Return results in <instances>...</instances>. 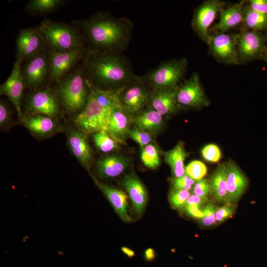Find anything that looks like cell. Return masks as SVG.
I'll return each mask as SVG.
<instances>
[{
  "instance_id": "cell-22",
  "label": "cell",
  "mask_w": 267,
  "mask_h": 267,
  "mask_svg": "<svg viewBox=\"0 0 267 267\" xmlns=\"http://www.w3.org/2000/svg\"><path fill=\"white\" fill-rule=\"evenodd\" d=\"M128 158L120 155H110L101 158L96 164L97 174L102 178L117 177L129 165Z\"/></svg>"
},
{
  "instance_id": "cell-27",
  "label": "cell",
  "mask_w": 267,
  "mask_h": 267,
  "mask_svg": "<svg viewBox=\"0 0 267 267\" xmlns=\"http://www.w3.org/2000/svg\"><path fill=\"white\" fill-rule=\"evenodd\" d=\"M227 164H220L210 176L209 183L212 193L216 201L225 202L227 195Z\"/></svg>"
},
{
  "instance_id": "cell-38",
  "label": "cell",
  "mask_w": 267,
  "mask_h": 267,
  "mask_svg": "<svg viewBox=\"0 0 267 267\" xmlns=\"http://www.w3.org/2000/svg\"><path fill=\"white\" fill-rule=\"evenodd\" d=\"M210 191L209 182L204 178L196 180L192 189L193 194L206 200H207L208 195Z\"/></svg>"
},
{
  "instance_id": "cell-9",
  "label": "cell",
  "mask_w": 267,
  "mask_h": 267,
  "mask_svg": "<svg viewBox=\"0 0 267 267\" xmlns=\"http://www.w3.org/2000/svg\"><path fill=\"white\" fill-rule=\"evenodd\" d=\"M176 99L179 106L186 108H197L208 104L197 73H193L188 79L177 87Z\"/></svg>"
},
{
  "instance_id": "cell-17",
  "label": "cell",
  "mask_w": 267,
  "mask_h": 267,
  "mask_svg": "<svg viewBox=\"0 0 267 267\" xmlns=\"http://www.w3.org/2000/svg\"><path fill=\"white\" fill-rule=\"evenodd\" d=\"M177 87L153 89L149 102L150 107L163 116L174 113L179 107L176 99Z\"/></svg>"
},
{
  "instance_id": "cell-37",
  "label": "cell",
  "mask_w": 267,
  "mask_h": 267,
  "mask_svg": "<svg viewBox=\"0 0 267 267\" xmlns=\"http://www.w3.org/2000/svg\"><path fill=\"white\" fill-rule=\"evenodd\" d=\"M196 180L192 179L187 174L183 176L174 178L172 180L173 190H190L192 189Z\"/></svg>"
},
{
  "instance_id": "cell-45",
  "label": "cell",
  "mask_w": 267,
  "mask_h": 267,
  "mask_svg": "<svg viewBox=\"0 0 267 267\" xmlns=\"http://www.w3.org/2000/svg\"><path fill=\"white\" fill-rule=\"evenodd\" d=\"M144 257L145 259L147 261H152L155 257L154 250L150 248L147 249L145 251Z\"/></svg>"
},
{
  "instance_id": "cell-4",
  "label": "cell",
  "mask_w": 267,
  "mask_h": 267,
  "mask_svg": "<svg viewBox=\"0 0 267 267\" xmlns=\"http://www.w3.org/2000/svg\"><path fill=\"white\" fill-rule=\"evenodd\" d=\"M37 28L50 50L65 51L85 48L83 36L72 26L45 20Z\"/></svg>"
},
{
  "instance_id": "cell-11",
  "label": "cell",
  "mask_w": 267,
  "mask_h": 267,
  "mask_svg": "<svg viewBox=\"0 0 267 267\" xmlns=\"http://www.w3.org/2000/svg\"><path fill=\"white\" fill-rule=\"evenodd\" d=\"M56 95L49 89L37 90L28 98L26 110L28 114H42L52 118L59 113V102Z\"/></svg>"
},
{
  "instance_id": "cell-20",
  "label": "cell",
  "mask_w": 267,
  "mask_h": 267,
  "mask_svg": "<svg viewBox=\"0 0 267 267\" xmlns=\"http://www.w3.org/2000/svg\"><path fill=\"white\" fill-rule=\"evenodd\" d=\"M67 143L77 160L85 167L89 168L92 154L86 134L81 131H71L67 136Z\"/></svg>"
},
{
  "instance_id": "cell-39",
  "label": "cell",
  "mask_w": 267,
  "mask_h": 267,
  "mask_svg": "<svg viewBox=\"0 0 267 267\" xmlns=\"http://www.w3.org/2000/svg\"><path fill=\"white\" fill-rule=\"evenodd\" d=\"M234 213V209L230 203H226L223 206L217 208L215 211V218L216 222L221 223Z\"/></svg>"
},
{
  "instance_id": "cell-44",
  "label": "cell",
  "mask_w": 267,
  "mask_h": 267,
  "mask_svg": "<svg viewBox=\"0 0 267 267\" xmlns=\"http://www.w3.org/2000/svg\"><path fill=\"white\" fill-rule=\"evenodd\" d=\"M207 200L203 199L196 195L191 194L187 200L186 205L195 204L203 206Z\"/></svg>"
},
{
  "instance_id": "cell-34",
  "label": "cell",
  "mask_w": 267,
  "mask_h": 267,
  "mask_svg": "<svg viewBox=\"0 0 267 267\" xmlns=\"http://www.w3.org/2000/svg\"><path fill=\"white\" fill-rule=\"evenodd\" d=\"M190 193L186 190H173L169 194V201L172 206L176 209L183 208Z\"/></svg>"
},
{
  "instance_id": "cell-6",
  "label": "cell",
  "mask_w": 267,
  "mask_h": 267,
  "mask_svg": "<svg viewBox=\"0 0 267 267\" xmlns=\"http://www.w3.org/2000/svg\"><path fill=\"white\" fill-rule=\"evenodd\" d=\"M111 109L103 106L90 93L85 108L74 119V123L85 134L107 131Z\"/></svg>"
},
{
  "instance_id": "cell-3",
  "label": "cell",
  "mask_w": 267,
  "mask_h": 267,
  "mask_svg": "<svg viewBox=\"0 0 267 267\" xmlns=\"http://www.w3.org/2000/svg\"><path fill=\"white\" fill-rule=\"evenodd\" d=\"M58 83L57 96L66 110L70 113L81 111L90 94L89 81L83 68L68 73Z\"/></svg>"
},
{
  "instance_id": "cell-28",
  "label": "cell",
  "mask_w": 267,
  "mask_h": 267,
  "mask_svg": "<svg viewBox=\"0 0 267 267\" xmlns=\"http://www.w3.org/2000/svg\"><path fill=\"white\" fill-rule=\"evenodd\" d=\"M136 127L147 133L159 131L163 125V116L151 107L137 114L134 119Z\"/></svg>"
},
{
  "instance_id": "cell-8",
  "label": "cell",
  "mask_w": 267,
  "mask_h": 267,
  "mask_svg": "<svg viewBox=\"0 0 267 267\" xmlns=\"http://www.w3.org/2000/svg\"><path fill=\"white\" fill-rule=\"evenodd\" d=\"M85 53V48L65 51L50 50L48 53V58L50 79L58 82Z\"/></svg>"
},
{
  "instance_id": "cell-25",
  "label": "cell",
  "mask_w": 267,
  "mask_h": 267,
  "mask_svg": "<svg viewBox=\"0 0 267 267\" xmlns=\"http://www.w3.org/2000/svg\"><path fill=\"white\" fill-rule=\"evenodd\" d=\"M95 183L99 189L104 194L119 217L126 222L132 221L127 212V196L122 190L99 182Z\"/></svg>"
},
{
  "instance_id": "cell-36",
  "label": "cell",
  "mask_w": 267,
  "mask_h": 267,
  "mask_svg": "<svg viewBox=\"0 0 267 267\" xmlns=\"http://www.w3.org/2000/svg\"><path fill=\"white\" fill-rule=\"evenodd\" d=\"M201 154L206 161L216 163L221 157V152L218 146L214 144H209L204 146L201 150Z\"/></svg>"
},
{
  "instance_id": "cell-12",
  "label": "cell",
  "mask_w": 267,
  "mask_h": 267,
  "mask_svg": "<svg viewBox=\"0 0 267 267\" xmlns=\"http://www.w3.org/2000/svg\"><path fill=\"white\" fill-rule=\"evenodd\" d=\"M224 5L225 3L221 0H208L200 6L195 13L193 27L200 37L207 44L211 36L208 34L209 28Z\"/></svg>"
},
{
  "instance_id": "cell-7",
  "label": "cell",
  "mask_w": 267,
  "mask_h": 267,
  "mask_svg": "<svg viewBox=\"0 0 267 267\" xmlns=\"http://www.w3.org/2000/svg\"><path fill=\"white\" fill-rule=\"evenodd\" d=\"M152 89L142 76L139 77L117 92L121 106L131 116L137 115L149 103Z\"/></svg>"
},
{
  "instance_id": "cell-2",
  "label": "cell",
  "mask_w": 267,
  "mask_h": 267,
  "mask_svg": "<svg viewBox=\"0 0 267 267\" xmlns=\"http://www.w3.org/2000/svg\"><path fill=\"white\" fill-rule=\"evenodd\" d=\"M83 69L92 86L117 92L139 78L122 53L89 50Z\"/></svg>"
},
{
  "instance_id": "cell-47",
  "label": "cell",
  "mask_w": 267,
  "mask_h": 267,
  "mask_svg": "<svg viewBox=\"0 0 267 267\" xmlns=\"http://www.w3.org/2000/svg\"><path fill=\"white\" fill-rule=\"evenodd\" d=\"M264 59L267 62V48H266L264 52Z\"/></svg>"
},
{
  "instance_id": "cell-24",
  "label": "cell",
  "mask_w": 267,
  "mask_h": 267,
  "mask_svg": "<svg viewBox=\"0 0 267 267\" xmlns=\"http://www.w3.org/2000/svg\"><path fill=\"white\" fill-rule=\"evenodd\" d=\"M130 116L121 106L111 110L107 131L118 142H123L128 134Z\"/></svg>"
},
{
  "instance_id": "cell-14",
  "label": "cell",
  "mask_w": 267,
  "mask_h": 267,
  "mask_svg": "<svg viewBox=\"0 0 267 267\" xmlns=\"http://www.w3.org/2000/svg\"><path fill=\"white\" fill-rule=\"evenodd\" d=\"M26 61L22 69L25 85L33 88L41 86L49 76L48 54L43 50Z\"/></svg>"
},
{
  "instance_id": "cell-16",
  "label": "cell",
  "mask_w": 267,
  "mask_h": 267,
  "mask_svg": "<svg viewBox=\"0 0 267 267\" xmlns=\"http://www.w3.org/2000/svg\"><path fill=\"white\" fill-rule=\"evenodd\" d=\"M265 37L257 31L244 32L238 35V57L243 60L252 59L261 56L265 51Z\"/></svg>"
},
{
  "instance_id": "cell-29",
  "label": "cell",
  "mask_w": 267,
  "mask_h": 267,
  "mask_svg": "<svg viewBox=\"0 0 267 267\" xmlns=\"http://www.w3.org/2000/svg\"><path fill=\"white\" fill-rule=\"evenodd\" d=\"M63 2L61 0H31L27 3L26 9L33 15L46 14L53 11Z\"/></svg>"
},
{
  "instance_id": "cell-33",
  "label": "cell",
  "mask_w": 267,
  "mask_h": 267,
  "mask_svg": "<svg viewBox=\"0 0 267 267\" xmlns=\"http://www.w3.org/2000/svg\"><path fill=\"white\" fill-rule=\"evenodd\" d=\"M207 173L206 165L199 160L192 161L185 167V174L195 180L202 179Z\"/></svg>"
},
{
  "instance_id": "cell-42",
  "label": "cell",
  "mask_w": 267,
  "mask_h": 267,
  "mask_svg": "<svg viewBox=\"0 0 267 267\" xmlns=\"http://www.w3.org/2000/svg\"><path fill=\"white\" fill-rule=\"evenodd\" d=\"M248 7L252 10L267 14V0H251Z\"/></svg>"
},
{
  "instance_id": "cell-31",
  "label": "cell",
  "mask_w": 267,
  "mask_h": 267,
  "mask_svg": "<svg viewBox=\"0 0 267 267\" xmlns=\"http://www.w3.org/2000/svg\"><path fill=\"white\" fill-rule=\"evenodd\" d=\"M246 26L253 31H262L267 29V14L260 13L246 9L244 20Z\"/></svg>"
},
{
  "instance_id": "cell-43",
  "label": "cell",
  "mask_w": 267,
  "mask_h": 267,
  "mask_svg": "<svg viewBox=\"0 0 267 267\" xmlns=\"http://www.w3.org/2000/svg\"><path fill=\"white\" fill-rule=\"evenodd\" d=\"M201 207L199 205L195 204L186 205L184 206V209L185 212L189 216L201 219L204 217L203 211L201 210Z\"/></svg>"
},
{
  "instance_id": "cell-41",
  "label": "cell",
  "mask_w": 267,
  "mask_h": 267,
  "mask_svg": "<svg viewBox=\"0 0 267 267\" xmlns=\"http://www.w3.org/2000/svg\"><path fill=\"white\" fill-rule=\"evenodd\" d=\"M10 111L7 103L3 100L0 102V126L6 128L10 122Z\"/></svg>"
},
{
  "instance_id": "cell-23",
  "label": "cell",
  "mask_w": 267,
  "mask_h": 267,
  "mask_svg": "<svg viewBox=\"0 0 267 267\" xmlns=\"http://www.w3.org/2000/svg\"><path fill=\"white\" fill-rule=\"evenodd\" d=\"M245 11L242 2L222 8L220 11L218 23L211 29V31L223 33L236 26L243 21Z\"/></svg>"
},
{
  "instance_id": "cell-32",
  "label": "cell",
  "mask_w": 267,
  "mask_h": 267,
  "mask_svg": "<svg viewBox=\"0 0 267 267\" xmlns=\"http://www.w3.org/2000/svg\"><path fill=\"white\" fill-rule=\"evenodd\" d=\"M140 158L144 165L149 169H155L160 164L159 150L153 144L142 147Z\"/></svg>"
},
{
  "instance_id": "cell-35",
  "label": "cell",
  "mask_w": 267,
  "mask_h": 267,
  "mask_svg": "<svg viewBox=\"0 0 267 267\" xmlns=\"http://www.w3.org/2000/svg\"><path fill=\"white\" fill-rule=\"evenodd\" d=\"M131 138L139 145L143 147L150 144L152 138L149 134L138 128H133L128 132Z\"/></svg>"
},
{
  "instance_id": "cell-40",
  "label": "cell",
  "mask_w": 267,
  "mask_h": 267,
  "mask_svg": "<svg viewBox=\"0 0 267 267\" xmlns=\"http://www.w3.org/2000/svg\"><path fill=\"white\" fill-rule=\"evenodd\" d=\"M216 208L214 205L208 204L203 210L204 217L201 219L202 224L205 226H211L216 222L215 218Z\"/></svg>"
},
{
  "instance_id": "cell-19",
  "label": "cell",
  "mask_w": 267,
  "mask_h": 267,
  "mask_svg": "<svg viewBox=\"0 0 267 267\" xmlns=\"http://www.w3.org/2000/svg\"><path fill=\"white\" fill-rule=\"evenodd\" d=\"M247 179L240 169L233 161L227 164V203L236 202L244 193Z\"/></svg>"
},
{
  "instance_id": "cell-26",
  "label": "cell",
  "mask_w": 267,
  "mask_h": 267,
  "mask_svg": "<svg viewBox=\"0 0 267 267\" xmlns=\"http://www.w3.org/2000/svg\"><path fill=\"white\" fill-rule=\"evenodd\" d=\"M187 153L181 142L173 148L164 152V160L170 166L174 178L181 177L185 174L184 161Z\"/></svg>"
},
{
  "instance_id": "cell-30",
  "label": "cell",
  "mask_w": 267,
  "mask_h": 267,
  "mask_svg": "<svg viewBox=\"0 0 267 267\" xmlns=\"http://www.w3.org/2000/svg\"><path fill=\"white\" fill-rule=\"evenodd\" d=\"M92 138L96 147L101 151L107 153L118 148L117 141L105 130L95 133Z\"/></svg>"
},
{
  "instance_id": "cell-46",
  "label": "cell",
  "mask_w": 267,
  "mask_h": 267,
  "mask_svg": "<svg viewBox=\"0 0 267 267\" xmlns=\"http://www.w3.org/2000/svg\"><path fill=\"white\" fill-rule=\"evenodd\" d=\"M121 250L125 254L130 258L134 256V252L129 248L123 247L121 248Z\"/></svg>"
},
{
  "instance_id": "cell-21",
  "label": "cell",
  "mask_w": 267,
  "mask_h": 267,
  "mask_svg": "<svg viewBox=\"0 0 267 267\" xmlns=\"http://www.w3.org/2000/svg\"><path fill=\"white\" fill-rule=\"evenodd\" d=\"M123 184L132 201L134 211L136 215L140 216L147 200V192L143 184L133 174L124 177Z\"/></svg>"
},
{
  "instance_id": "cell-15",
  "label": "cell",
  "mask_w": 267,
  "mask_h": 267,
  "mask_svg": "<svg viewBox=\"0 0 267 267\" xmlns=\"http://www.w3.org/2000/svg\"><path fill=\"white\" fill-rule=\"evenodd\" d=\"M238 36L219 33L211 36L208 44L218 59L229 64H237L238 61L237 50Z\"/></svg>"
},
{
  "instance_id": "cell-1",
  "label": "cell",
  "mask_w": 267,
  "mask_h": 267,
  "mask_svg": "<svg viewBox=\"0 0 267 267\" xmlns=\"http://www.w3.org/2000/svg\"><path fill=\"white\" fill-rule=\"evenodd\" d=\"M79 30L90 46L89 50L122 53L129 45L133 28L126 17L97 12L79 22Z\"/></svg>"
},
{
  "instance_id": "cell-18",
  "label": "cell",
  "mask_w": 267,
  "mask_h": 267,
  "mask_svg": "<svg viewBox=\"0 0 267 267\" xmlns=\"http://www.w3.org/2000/svg\"><path fill=\"white\" fill-rule=\"evenodd\" d=\"M20 119L23 126L38 136H49L59 130V126L53 118L44 115L28 114Z\"/></svg>"
},
{
  "instance_id": "cell-10",
  "label": "cell",
  "mask_w": 267,
  "mask_h": 267,
  "mask_svg": "<svg viewBox=\"0 0 267 267\" xmlns=\"http://www.w3.org/2000/svg\"><path fill=\"white\" fill-rule=\"evenodd\" d=\"M22 60L17 59L13 65L12 71L0 86L1 95L6 96L13 105L19 118L23 116L21 102L25 83L21 68Z\"/></svg>"
},
{
  "instance_id": "cell-5",
  "label": "cell",
  "mask_w": 267,
  "mask_h": 267,
  "mask_svg": "<svg viewBox=\"0 0 267 267\" xmlns=\"http://www.w3.org/2000/svg\"><path fill=\"white\" fill-rule=\"evenodd\" d=\"M187 65L185 58L165 61L142 77L153 89L177 87L185 74Z\"/></svg>"
},
{
  "instance_id": "cell-13",
  "label": "cell",
  "mask_w": 267,
  "mask_h": 267,
  "mask_svg": "<svg viewBox=\"0 0 267 267\" xmlns=\"http://www.w3.org/2000/svg\"><path fill=\"white\" fill-rule=\"evenodd\" d=\"M17 59L27 60L44 50L45 44L37 28L20 30L16 38Z\"/></svg>"
}]
</instances>
